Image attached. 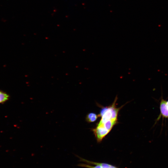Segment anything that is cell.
<instances>
[{"label": "cell", "mask_w": 168, "mask_h": 168, "mask_svg": "<svg viewBox=\"0 0 168 168\" xmlns=\"http://www.w3.org/2000/svg\"><path fill=\"white\" fill-rule=\"evenodd\" d=\"M160 113L156 121L159 120L161 117L168 118V100H166L162 98L160 102Z\"/></svg>", "instance_id": "cell-3"}, {"label": "cell", "mask_w": 168, "mask_h": 168, "mask_svg": "<svg viewBox=\"0 0 168 168\" xmlns=\"http://www.w3.org/2000/svg\"><path fill=\"white\" fill-rule=\"evenodd\" d=\"M117 99L116 96L113 102L108 106L97 104L100 108L99 114L101 119L92 130L98 142H101L118 123L119 112L125 104L117 108L116 104Z\"/></svg>", "instance_id": "cell-1"}, {"label": "cell", "mask_w": 168, "mask_h": 168, "mask_svg": "<svg viewBox=\"0 0 168 168\" xmlns=\"http://www.w3.org/2000/svg\"><path fill=\"white\" fill-rule=\"evenodd\" d=\"M78 157L80 158V161L85 162L88 164L96 165L95 166H93L86 164L80 163L77 165L79 166L87 168H114V166L109 164L105 163L96 162L85 160L79 157Z\"/></svg>", "instance_id": "cell-2"}, {"label": "cell", "mask_w": 168, "mask_h": 168, "mask_svg": "<svg viewBox=\"0 0 168 168\" xmlns=\"http://www.w3.org/2000/svg\"><path fill=\"white\" fill-rule=\"evenodd\" d=\"M99 117V114H97L94 112H90L86 115V120L89 123L94 122L96 121Z\"/></svg>", "instance_id": "cell-4"}, {"label": "cell", "mask_w": 168, "mask_h": 168, "mask_svg": "<svg viewBox=\"0 0 168 168\" xmlns=\"http://www.w3.org/2000/svg\"><path fill=\"white\" fill-rule=\"evenodd\" d=\"M9 98V96L7 94L0 91V103L6 101Z\"/></svg>", "instance_id": "cell-5"}]
</instances>
